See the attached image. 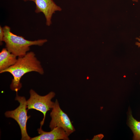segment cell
Segmentation results:
<instances>
[{
  "instance_id": "6da1fadb",
  "label": "cell",
  "mask_w": 140,
  "mask_h": 140,
  "mask_svg": "<svg viewBox=\"0 0 140 140\" xmlns=\"http://www.w3.org/2000/svg\"><path fill=\"white\" fill-rule=\"evenodd\" d=\"M35 72L42 75L44 71L40 62L36 57L35 53L31 51L22 57H19L13 65L1 72V73L8 72L13 76L10 85L12 90L18 92L22 87L20 82L21 78L27 73Z\"/></svg>"
},
{
  "instance_id": "7a4b0ae2",
  "label": "cell",
  "mask_w": 140,
  "mask_h": 140,
  "mask_svg": "<svg viewBox=\"0 0 140 140\" xmlns=\"http://www.w3.org/2000/svg\"><path fill=\"white\" fill-rule=\"evenodd\" d=\"M3 29L4 33L3 41L5 43L6 48L9 52L18 57L25 56L29 50L30 46H41L47 41L46 39L28 40L22 36L12 33L8 26H5Z\"/></svg>"
},
{
  "instance_id": "3957f363",
  "label": "cell",
  "mask_w": 140,
  "mask_h": 140,
  "mask_svg": "<svg viewBox=\"0 0 140 140\" xmlns=\"http://www.w3.org/2000/svg\"><path fill=\"white\" fill-rule=\"evenodd\" d=\"M15 100L19 102V106L14 110L6 112L5 115L7 117L13 119L17 122L21 130V140H30L31 138L27 134L26 130L27 121L30 117L27 115V101L24 97L19 96L17 92H16Z\"/></svg>"
},
{
  "instance_id": "277c9868",
  "label": "cell",
  "mask_w": 140,
  "mask_h": 140,
  "mask_svg": "<svg viewBox=\"0 0 140 140\" xmlns=\"http://www.w3.org/2000/svg\"><path fill=\"white\" fill-rule=\"evenodd\" d=\"M30 97L27 101V110L34 109L43 113L44 117L40 123V128H41L44 123L47 112L54 106V102L51 100L54 97L55 94L53 92H51L45 95L41 96L32 89L30 90Z\"/></svg>"
},
{
  "instance_id": "5b68a950",
  "label": "cell",
  "mask_w": 140,
  "mask_h": 140,
  "mask_svg": "<svg viewBox=\"0 0 140 140\" xmlns=\"http://www.w3.org/2000/svg\"><path fill=\"white\" fill-rule=\"evenodd\" d=\"M50 115L51 120L49 127L51 130L57 127H61L68 136L75 131L70 119L61 109L57 99L54 102Z\"/></svg>"
},
{
  "instance_id": "8992f818",
  "label": "cell",
  "mask_w": 140,
  "mask_h": 140,
  "mask_svg": "<svg viewBox=\"0 0 140 140\" xmlns=\"http://www.w3.org/2000/svg\"><path fill=\"white\" fill-rule=\"evenodd\" d=\"M36 5L35 12H41L44 14L46 19V24L50 26L52 24L53 14L57 11H60L61 8L57 5L53 0H35Z\"/></svg>"
},
{
  "instance_id": "52a82bcc",
  "label": "cell",
  "mask_w": 140,
  "mask_h": 140,
  "mask_svg": "<svg viewBox=\"0 0 140 140\" xmlns=\"http://www.w3.org/2000/svg\"><path fill=\"white\" fill-rule=\"evenodd\" d=\"M39 136L31 138L30 140H56L69 139L68 136L62 128L57 127L50 131H44L41 128L38 129Z\"/></svg>"
},
{
  "instance_id": "ba28073f",
  "label": "cell",
  "mask_w": 140,
  "mask_h": 140,
  "mask_svg": "<svg viewBox=\"0 0 140 140\" xmlns=\"http://www.w3.org/2000/svg\"><path fill=\"white\" fill-rule=\"evenodd\" d=\"M16 57L6 48H3L0 53V72L14 65L17 61Z\"/></svg>"
},
{
  "instance_id": "9c48e42d",
  "label": "cell",
  "mask_w": 140,
  "mask_h": 140,
  "mask_svg": "<svg viewBox=\"0 0 140 140\" xmlns=\"http://www.w3.org/2000/svg\"><path fill=\"white\" fill-rule=\"evenodd\" d=\"M128 121V125L134 134L133 139L140 140V121L133 117L130 110L129 111Z\"/></svg>"
},
{
  "instance_id": "30bf717a",
  "label": "cell",
  "mask_w": 140,
  "mask_h": 140,
  "mask_svg": "<svg viewBox=\"0 0 140 140\" xmlns=\"http://www.w3.org/2000/svg\"><path fill=\"white\" fill-rule=\"evenodd\" d=\"M4 36V33L3 28L0 26V45H2V41H3Z\"/></svg>"
},
{
  "instance_id": "8fae6325",
  "label": "cell",
  "mask_w": 140,
  "mask_h": 140,
  "mask_svg": "<svg viewBox=\"0 0 140 140\" xmlns=\"http://www.w3.org/2000/svg\"><path fill=\"white\" fill-rule=\"evenodd\" d=\"M104 137V135L102 134H100L94 136L92 140H101Z\"/></svg>"
},
{
  "instance_id": "7c38bea8",
  "label": "cell",
  "mask_w": 140,
  "mask_h": 140,
  "mask_svg": "<svg viewBox=\"0 0 140 140\" xmlns=\"http://www.w3.org/2000/svg\"><path fill=\"white\" fill-rule=\"evenodd\" d=\"M136 39L139 42H136L135 44L138 47H140V36L139 37H136Z\"/></svg>"
},
{
  "instance_id": "4fadbf2b",
  "label": "cell",
  "mask_w": 140,
  "mask_h": 140,
  "mask_svg": "<svg viewBox=\"0 0 140 140\" xmlns=\"http://www.w3.org/2000/svg\"><path fill=\"white\" fill-rule=\"evenodd\" d=\"M132 1L133 2H138V0H132Z\"/></svg>"
},
{
  "instance_id": "5bb4252c",
  "label": "cell",
  "mask_w": 140,
  "mask_h": 140,
  "mask_svg": "<svg viewBox=\"0 0 140 140\" xmlns=\"http://www.w3.org/2000/svg\"><path fill=\"white\" fill-rule=\"evenodd\" d=\"M23 0L24 1H33L34 2L35 0Z\"/></svg>"
},
{
  "instance_id": "9a60e30c",
  "label": "cell",
  "mask_w": 140,
  "mask_h": 140,
  "mask_svg": "<svg viewBox=\"0 0 140 140\" xmlns=\"http://www.w3.org/2000/svg\"><path fill=\"white\" fill-rule=\"evenodd\" d=\"M139 84H140V83H139Z\"/></svg>"
}]
</instances>
